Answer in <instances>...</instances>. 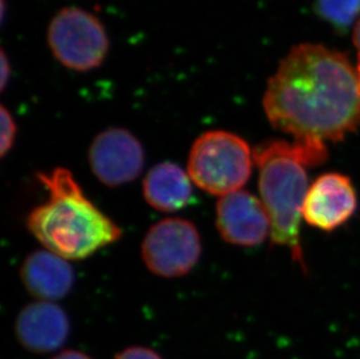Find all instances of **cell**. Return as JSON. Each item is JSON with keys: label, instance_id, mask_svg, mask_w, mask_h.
Wrapping results in <instances>:
<instances>
[{"label": "cell", "instance_id": "1", "mask_svg": "<svg viewBox=\"0 0 360 359\" xmlns=\"http://www.w3.org/2000/svg\"><path fill=\"white\" fill-rule=\"evenodd\" d=\"M262 106L273 127L300 141H338L360 125V78L340 51L292 48L267 83Z\"/></svg>", "mask_w": 360, "mask_h": 359}, {"label": "cell", "instance_id": "3", "mask_svg": "<svg viewBox=\"0 0 360 359\" xmlns=\"http://www.w3.org/2000/svg\"><path fill=\"white\" fill-rule=\"evenodd\" d=\"M38 177L49 196L31 211L27 224L48 251L79 260L120 239V227L85 196L68 170L58 167Z\"/></svg>", "mask_w": 360, "mask_h": 359}, {"label": "cell", "instance_id": "19", "mask_svg": "<svg viewBox=\"0 0 360 359\" xmlns=\"http://www.w3.org/2000/svg\"><path fill=\"white\" fill-rule=\"evenodd\" d=\"M357 70H358V74H359V78H360V55H359V60H358Z\"/></svg>", "mask_w": 360, "mask_h": 359}, {"label": "cell", "instance_id": "6", "mask_svg": "<svg viewBox=\"0 0 360 359\" xmlns=\"http://www.w3.org/2000/svg\"><path fill=\"white\" fill-rule=\"evenodd\" d=\"M200 251L198 229L182 218H166L154 224L141 245L147 268L163 278L188 275L198 264Z\"/></svg>", "mask_w": 360, "mask_h": 359}, {"label": "cell", "instance_id": "17", "mask_svg": "<svg viewBox=\"0 0 360 359\" xmlns=\"http://www.w3.org/2000/svg\"><path fill=\"white\" fill-rule=\"evenodd\" d=\"M53 359H91L90 357L86 356L84 353H79V351H74V350H67L63 353H58V356L54 357Z\"/></svg>", "mask_w": 360, "mask_h": 359}, {"label": "cell", "instance_id": "10", "mask_svg": "<svg viewBox=\"0 0 360 359\" xmlns=\"http://www.w3.org/2000/svg\"><path fill=\"white\" fill-rule=\"evenodd\" d=\"M69 330L68 316L53 302L39 301L26 306L15 322L19 342L33 353L58 349L68 339Z\"/></svg>", "mask_w": 360, "mask_h": 359}, {"label": "cell", "instance_id": "8", "mask_svg": "<svg viewBox=\"0 0 360 359\" xmlns=\"http://www.w3.org/2000/svg\"><path fill=\"white\" fill-rule=\"evenodd\" d=\"M357 207V191L350 177L340 173L323 174L308 190L302 217L310 227L329 232L350 220Z\"/></svg>", "mask_w": 360, "mask_h": 359}, {"label": "cell", "instance_id": "18", "mask_svg": "<svg viewBox=\"0 0 360 359\" xmlns=\"http://www.w3.org/2000/svg\"><path fill=\"white\" fill-rule=\"evenodd\" d=\"M354 42L356 44V47L358 48L360 55V18L359 20L357 21L356 27H354Z\"/></svg>", "mask_w": 360, "mask_h": 359}, {"label": "cell", "instance_id": "4", "mask_svg": "<svg viewBox=\"0 0 360 359\" xmlns=\"http://www.w3.org/2000/svg\"><path fill=\"white\" fill-rule=\"evenodd\" d=\"M253 151L235 133L212 130L198 137L188 158V174L200 189L225 196L248 183Z\"/></svg>", "mask_w": 360, "mask_h": 359}, {"label": "cell", "instance_id": "14", "mask_svg": "<svg viewBox=\"0 0 360 359\" xmlns=\"http://www.w3.org/2000/svg\"><path fill=\"white\" fill-rule=\"evenodd\" d=\"M0 122H1V147L0 153L1 156H6L13 147L15 137H17V124L14 120L13 115L7 110L6 106H1L0 108Z\"/></svg>", "mask_w": 360, "mask_h": 359}, {"label": "cell", "instance_id": "2", "mask_svg": "<svg viewBox=\"0 0 360 359\" xmlns=\"http://www.w3.org/2000/svg\"><path fill=\"white\" fill-rule=\"evenodd\" d=\"M259 191L271 220L273 244L285 246L306 271L301 244V217L309 186L307 170L328 158L324 143L269 140L253 151Z\"/></svg>", "mask_w": 360, "mask_h": 359}, {"label": "cell", "instance_id": "9", "mask_svg": "<svg viewBox=\"0 0 360 359\" xmlns=\"http://www.w3.org/2000/svg\"><path fill=\"white\" fill-rule=\"evenodd\" d=\"M216 225L225 241L246 248L264 243L272 227L264 203L245 190L219 199L216 207Z\"/></svg>", "mask_w": 360, "mask_h": 359}, {"label": "cell", "instance_id": "15", "mask_svg": "<svg viewBox=\"0 0 360 359\" xmlns=\"http://www.w3.org/2000/svg\"><path fill=\"white\" fill-rule=\"evenodd\" d=\"M115 359H162L153 350L143 346H132L124 350Z\"/></svg>", "mask_w": 360, "mask_h": 359}, {"label": "cell", "instance_id": "5", "mask_svg": "<svg viewBox=\"0 0 360 359\" xmlns=\"http://www.w3.org/2000/svg\"><path fill=\"white\" fill-rule=\"evenodd\" d=\"M47 44L60 65L77 73L99 68L110 51L105 26L81 7H63L54 14L48 25Z\"/></svg>", "mask_w": 360, "mask_h": 359}, {"label": "cell", "instance_id": "16", "mask_svg": "<svg viewBox=\"0 0 360 359\" xmlns=\"http://www.w3.org/2000/svg\"><path fill=\"white\" fill-rule=\"evenodd\" d=\"M11 65L5 49H1V90L6 88L7 82L10 81Z\"/></svg>", "mask_w": 360, "mask_h": 359}, {"label": "cell", "instance_id": "11", "mask_svg": "<svg viewBox=\"0 0 360 359\" xmlns=\"http://www.w3.org/2000/svg\"><path fill=\"white\" fill-rule=\"evenodd\" d=\"M20 277L31 295L47 302L65 298L75 280L74 270L67 259L48 250L30 254L22 264Z\"/></svg>", "mask_w": 360, "mask_h": 359}, {"label": "cell", "instance_id": "13", "mask_svg": "<svg viewBox=\"0 0 360 359\" xmlns=\"http://www.w3.org/2000/svg\"><path fill=\"white\" fill-rule=\"evenodd\" d=\"M317 12L337 27L350 26L360 14V0H316Z\"/></svg>", "mask_w": 360, "mask_h": 359}, {"label": "cell", "instance_id": "7", "mask_svg": "<svg viewBox=\"0 0 360 359\" xmlns=\"http://www.w3.org/2000/svg\"><path fill=\"white\" fill-rule=\"evenodd\" d=\"M89 163L95 177L109 187L132 182L143 170V145L134 134L120 127L99 133L89 149Z\"/></svg>", "mask_w": 360, "mask_h": 359}, {"label": "cell", "instance_id": "12", "mask_svg": "<svg viewBox=\"0 0 360 359\" xmlns=\"http://www.w3.org/2000/svg\"><path fill=\"white\" fill-rule=\"evenodd\" d=\"M143 196L155 210H180L193 196L191 177L175 163L155 165L143 180Z\"/></svg>", "mask_w": 360, "mask_h": 359}]
</instances>
